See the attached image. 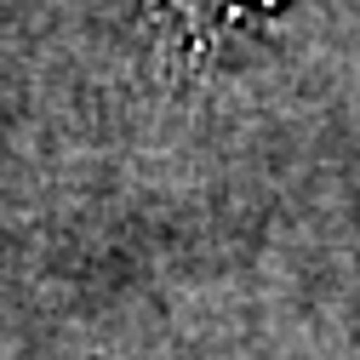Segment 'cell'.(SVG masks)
Returning a JSON list of instances; mask_svg holds the SVG:
<instances>
[{"mask_svg":"<svg viewBox=\"0 0 360 360\" xmlns=\"http://www.w3.org/2000/svg\"><path fill=\"white\" fill-rule=\"evenodd\" d=\"M275 6L281 0H149V23L177 63H206Z\"/></svg>","mask_w":360,"mask_h":360,"instance_id":"obj_1","label":"cell"}]
</instances>
